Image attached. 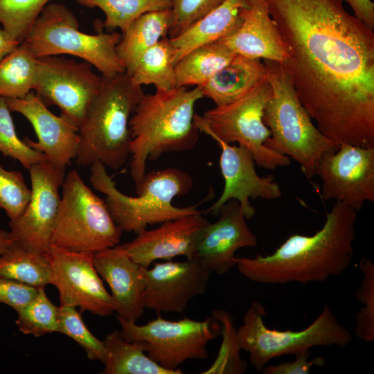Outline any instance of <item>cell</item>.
<instances>
[{"label":"cell","instance_id":"484cf974","mask_svg":"<svg viewBox=\"0 0 374 374\" xmlns=\"http://www.w3.org/2000/svg\"><path fill=\"white\" fill-rule=\"evenodd\" d=\"M107 350L103 374H176L162 368L146 354L143 341H127L114 330L104 339Z\"/></svg>","mask_w":374,"mask_h":374},{"label":"cell","instance_id":"d6986e66","mask_svg":"<svg viewBox=\"0 0 374 374\" xmlns=\"http://www.w3.org/2000/svg\"><path fill=\"white\" fill-rule=\"evenodd\" d=\"M218 214V220L209 222L202 231L191 259L199 261L211 274H224L235 266L237 250L255 247L258 241L237 200H228Z\"/></svg>","mask_w":374,"mask_h":374},{"label":"cell","instance_id":"9a60e30c","mask_svg":"<svg viewBox=\"0 0 374 374\" xmlns=\"http://www.w3.org/2000/svg\"><path fill=\"white\" fill-rule=\"evenodd\" d=\"M51 283L59 292L60 305L80 308V312L107 317L115 303L93 264V253L51 248Z\"/></svg>","mask_w":374,"mask_h":374},{"label":"cell","instance_id":"83f0119b","mask_svg":"<svg viewBox=\"0 0 374 374\" xmlns=\"http://www.w3.org/2000/svg\"><path fill=\"white\" fill-rule=\"evenodd\" d=\"M0 276L37 288L45 287L51 283V264L46 253L14 242L0 255Z\"/></svg>","mask_w":374,"mask_h":374},{"label":"cell","instance_id":"7c38bea8","mask_svg":"<svg viewBox=\"0 0 374 374\" xmlns=\"http://www.w3.org/2000/svg\"><path fill=\"white\" fill-rule=\"evenodd\" d=\"M92 66L59 55L37 57L33 91L47 107L57 106L61 115L78 127L103 82Z\"/></svg>","mask_w":374,"mask_h":374},{"label":"cell","instance_id":"8fae6325","mask_svg":"<svg viewBox=\"0 0 374 374\" xmlns=\"http://www.w3.org/2000/svg\"><path fill=\"white\" fill-rule=\"evenodd\" d=\"M158 314L145 325L116 317L125 340L144 341L147 355L176 374L183 373L179 366L185 362L207 358L208 344L221 335L220 324L213 316L202 321L189 318L170 321Z\"/></svg>","mask_w":374,"mask_h":374},{"label":"cell","instance_id":"b9f144b4","mask_svg":"<svg viewBox=\"0 0 374 374\" xmlns=\"http://www.w3.org/2000/svg\"><path fill=\"white\" fill-rule=\"evenodd\" d=\"M352 8L354 16L371 29H374V3L371 0H340Z\"/></svg>","mask_w":374,"mask_h":374},{"label":"cell","instance_id":"44dd1931","mask_svg":"<svg viewBox=\"0 0 374 374\" xmlns=\"http://www.w3.org/2000/svg\"><path fill=\"white\" fill-rule=\"evenodd\" d=\"M96 269L110 287L116 315L136 323L145 311L143 267L118 244L93 253Z\"/></svg>","mask_w":374,"mask_h":374},{"label":"cell","instance_id":"277c9868","mask_svg":"<svg viewBox=\"0 0 374 374\" xmlns=\"http://www.w3.org/2000/svg\"><path fill=\"white\" fill-rule=\"evenodd\" d=\"M90 170L93 188L106 195L111 216L122 231L139 234L150 225L203 211L197 209L198 204L183 208L172 204L175 197L187 194L193 186L192 177L184 170L169 168L145 172L136 183V197L118 190L101 162L92 163Z\"/></svg>","mask_w":374,"mask_h":374},{"label":"cell","instance_id":"9c48e42d","mask_svg":"<svg viewBox=\"0 0 374 374\" xmlns=\"http://www.w3.org/2000/svg\"><path fill=\"white\" fill-rule=\"evenodd\" d=\"M272 95L271 87L265 78L239 98L206 111L203 116L195 114L194 123L199 132L226 143H238L251 153L255 163L274 170L290 164L289 157L265 146L271 136L262 121L265 105Z\"/></svg>","mask_w":374,"mask_h":374},{"label":"cell","instance_id":"603a6c76","mask_svg":"<svg viewBox=\"0 0 374 374\" xmlns=\"http://www.w3.org/2000/svg\"><path fill=\"white\" fill-rule=\"evenodd\" d=\"M248 6L247 0H225L179 35L170 38L175 50V63L193 49L234 33L242 23L241 10Z\"/></svg>","mask_w":374,"mask_h":374},{"label":"cell","instance_id":"5bb4252c","mask_svg":"<svg viewBox=\"0 0 374 374\" xmlns=\"http://www.w3.org/2000/svg\"><path fill=\"white\" fill-rule=\"evenodd\" d=\"M31 195L22 214L10 221L12 238L16 243L31 251L46 253L51 248L57 217L64 170L48 161L32 166L28 170Z\"/></svg>","mask_w":374,"mask_h":374},{"label":"cell","instance_id":"ba28073f","mask_svg":"<svg viewBox=\"0 0 374 374\" xmlns=\"http://www.w3.org/2000/svg\"><path fill=\"white\" fill-rule=\"evenodd\" d=\"M122 232L105 199L84 184L75 169L69 172L62 185L51 248L95 253L119 244Z\"/></svg>","mask_w":374,"mask_h":374},{"label":"cell","instance_id":"ee69618b","mask_svg":"<svg viewBox=\"0 0 374 374\" xmlns=\"http://www.w3.org/2000/svg\"><path fill=\"white\" fill-rule=\"evenodd\" d=\"M14 242L9 231L0 229V255L3 253Z\"/></svg>","mask_w":374,"mask_h":374},{"label":"cell","instance_id":"2e32d148","mask_svg":"<svg viewBox=\"0 0 374 374\" xmlns=\"http://www.w3.org/2000/svg\"><path fill=\"white\" fill-rule=\"evenodd\" d=\"M143 271L144 307L157 313H183L193 298L205 292L211 274L197 260L187 258L155 262Z\"/></svg>","mask_w":374,"mask_h":374},{"label":"cell","instance_id":"60d3db41","mask_svg":"<svg viewBox=\"0 0 374 374\" xmlns=\"http://www.w3.org/2000/svg\"><path fill=\"white\" fill-rule=\"evenodd\" d=\"M311 354L309 349L302 350L294 354V362L265 366L261 371L263 374H308L312 366H321L325 364V359L321 357L308 361Z\"/></svg>","mask_w":374,"mask_h":374},{"label":"cell","instance_id":"7402d4cb","mask_svg":"<svg viewBox=\"0 0 374 374\" xmlns=\"http://www.w3.org/2000/svg\"><path fill=\"white\" fill-rule=\"evenodd\" d=\"M241 10L242 23L232 35L220 40L237 54L281 64L287 57L285 44L271 19L266 0H247Z\"/></svg>","mask_w":374,"mask_h":374},{"label":"cell","instance_id":"7bdbcfd3","mask_svg":"<svg viewBox=\"0 0 374 374\" xmlns=\"http://www.w3.org/2000/svg\"><path fill=\"white\" fill-rule=\"evenodd\" d=\"M19 44V42L11 37L3 28H0V61L12 52Z\"/></svg>","mask_w":374,"mask_h":374},{"label":"cell","instance_id":"ffe728a7","mask_svg":"<svg viewBox=\"0 0 374 374\" xmlns=\"http://www.w3.org/2000/svg\"><path fill=\"white\" fill-rule=\"evenodd\" d=\"M201 213L166 221L157 229L137 234L132 241L119 244L136 263L148 268L156 260L177 256L191 259L199 236L209 222Z\"/></svg>","mask_w":374,"mask_h":374},{"label":"cell","instance_id":"4316f807","mask_svg":"<svg viewBox=\"0 0 374 374\" xmlns=\"http://www.w3.org/2000/svg\"><path fill=\"white\" fill-rule=\"evenodd\" d=\"M235 54L220 41L193 49L175 64L177 87L204 86Z\"/></svg>","mask_w":374,"mask_h":374},{"label":"cell","instance_id":"f1b7e54d","mask_svg":"<svg viewBox=\"0 0 374 374\" xmlns=\"http://www.w3.org/2000/svg\"><path fill=\"white\" fill-rule=\"evenodd\" d=\"M37 57L24 42L0 61V97L23 98L33 91Z\"/></svg>","mask_w":374,"mask_h":374},{"label":"cell","instance_id":"6da1fadb","mask_svg":"<svg viewBox=\"0 0 374 374\" xmlns=\"http://www.w3.org/2000/svg\"><path fill=\"white\" fill-rule=\"evenodd\" d=\"M266 1L286 46L280 66L316 126L338 145L374 147L373 30L340 0Z\"/></svg>","mask_w":374,"mask_h":374},{"label":"cell","instance_id":"3957f363","mask_svg":"<svg viewBox=\"0 0 374 374\" xmlns=\"http://www.w3.org/2000/svg\"><path fill=\"white\" fill-rule=\"evenodd\" d=\"M204 98L202 87L157 90L142 96L130 120V175L135 183L145 174L148 160L162 154L192 149L199 140L195 106Z\"/></svg>","mask_w":374,"mask_h":374},{"label":"cell","instance_id":"30bf717a","mask_svg":"<svg viewBox=\"0 0 374 374\" xmlns=\"http://www.w3.org/2000/svg\"><path fill=\"white\" fill-rule=\"evenodd\" d=\"M266 315L264 306L253 301L243 317L242 325L237 330L240 348L249 353V361L258 371L273 358L294 355L313 346L345 347L353 338L327 304L310 326L299 331L269 329L263 321Z\"/></svg>","mask_w":374,"mask_h":374},{"label":"cell","instance_id":"7a4b0ae2","mask_svg":"<svg viewBox=\"0 0 374 374\" xmlns=\"http://www.w3.org/2000/svg\"><path fill=\"white\" fill-rule=\"evenodd\" d=\"M357 213L336 202L314 235H292L271 255L235 256V266L244 276L259 283L324 282L341 274L350 263Z\"/></svg>","mask_w":374,"mask_h":374},{"label":"cell","instance_id":"d590c367","mask_svg":"<svg viewBox=\"0 0 374 374\" xmlns=\"http://www.w3.org/2000/svg\"><path fill=\"white\" fill-rule=\"evenodd\" d=\"M10 112L6 98L0 97V152L18 161L27 170L35 164L48 161L44 154L19 138Z\"/></svg>","mask_w":374,"mask_h":374},{"label":"cell","instance_id":"ab89813d","mask_svg":"<svg viewBox=\"0 0 374 374\" xmlns=\"http://www.w3.org/2000/svg\"><path fill=\"white\" fill-rule=\"evenodd\" d=\"M38 289L0 276V302L17 312L35 296Z\"/></svg>","mask_w":374,"mask_h":374},{"label":"cell","instance_id":"1f68e13d","mask_svg":"<svg viewBox=\"0 0 374 374\" xmlns=\"http://www.w3.org/2000/svg\"><path fill=\"white\" fill-rule=\"evenodd\" d=\"M58 309L46 296L44 287H40L35 296L17 312L15 323L23 334L36 337L57 332Z\"/></svg>","mask_w":374,"mask_h":374},{"label":"cell","instance_id":"f546056e","mask_svg":"<svg viewBox=\"0 0 374 374\" xmlns=\"http://www.w3.org/2000/svg\"><path fill=\"white\" fill-rule=\"evenodd\" d=\"M175 50L166 37L148 48L140 57L130 75L133 84H153L157 90L177 87L175 70Z\"/></svg>","mask_w":374,"mask_h":374},{"label":"cell","instance_id":"5b68a950","mask_svg":"<svg viewBox=\"0 0 374 374\" xmlns=\"http://www.w3.org/2000/svg\"><path fill=\"white\" fill-rule=\"evenodd\" d=\"M144 93L125 72L103 76L99 93L78 127L77 166L99 161L114 170L123 166L130 154V120Z\"/></svg>","mask_w":374,"mask_h":374},{"label":"cell","instance_id":"d6a6232c","mask_svg":"<svg viewBox=\"0 0 374 374\" xmlns=\"http://www.w3.org/2000/svg\"><path fill=\"white\" fill-rule=\"evenodd\" d=\"M212 316L221 326L222 341L216 359L204 374H240L246 371L247 362L240 357L242 350L232 316L225 310H214Z\"/></svg>","mask_w":374,"mask_h":374},{"label":"cell","instance_id":"52a82bcc","mask_svg":"<svg viewBox=\"0 0 374 374\" xmlns=\"http://www.w3.org/2000/svg\"><path fill=\"white\" fill-rule=\"evenodd\" d=\"M118 32L87 34L79 30L73 12L61 3L47 4L28 31L24 42L37 57L71 55L89 62L102 76L112 78L125 72L116 47Z\"/></svg>","mask_w":374,"mask_h":374},{"label":"cell","instance_id":"836d02e7","mask_svg":"<svg viewBox=\"0 0 374 374\" xmlns=\"http://www.w3.org/2000/svg\"><path fill=\"white\" fill-rule=\"evenodd\" d=\"M50 0H0L3 29L20 43Z\"/></svg>","mask_w":374,"mask_h":374},{"label":"cell","instance_id":"4dcf8cb0","mask_svg":"<svg viewBox=\"0 0 374 374\" xmlns=\"http://www.w3.org/2000/svg\"><path fill=\"white\" fill-rule=\"evenodd\" d=\"M84 6L100 8L105 15L102 27L124 33L144 13L171 9L170 0H74Z\"/></svg>","mask_w":374,"mask_h":374},{"label":"cell","instance_id":"ac0fdd59","mask_svg":"<svg viewBox=\"0 0 374 374\" xmlns=\"http://www.w3.org/2000/svg\"><path fill=\"white\" fill-rule=\"evenodd\" d=\"M10 112L19 113L33 126L37 141L25 137L31 148L46 155L48 162L64 170L80 148L78 127L60 114L55 115L34 91L23 98H6Z\"/></svg>","mask_w":374,"mask_h":374},{"label":"cell","instance_id":"e575fe53","mask_svg":"<svg viewBox=\"0 0 374 374\" xmlns=\"http://www.w3.org/2000/svg\"><path fill=\"white\" fill-rule=\"evenodd\" d=\"M57 332L73 339L84 349L90 360L105 363L107 350L104 341L88 329L75 307L59 306Z\"/></svg>","mask_w":374,"mask_h":374},{"label":"cell","instance_id":"e0dca14e","mask_svg":"<svg viewBox=\"0 0 374 374\" xmlns=\"http://www.w3.org/2000/svg\"><path fill=\"white\" fill-rule=\"evenodd\" d=\"M214 139L220 148V167L224 179V187L217 200L204 213L217 215L221 207L229 199L237 200L246 218L256 214L249 199L266 200L278 199L282 195L279 184L273 175L259 176L255 169V161L251 152L242 145H231L218 139Z\"/></svg>","mask_w":374,"mask_h":374},{"label":"cell","instance_id":"4fadbf2b","mask_svg":"<svg viewBox=\"0 0 374 374\" xmlns=\"http://www.w3.org/2000/svg\"><path fill=\"white\" fill-rule=\"evenodd\" d=\"M321 181L322 198L335 200L359 211L374 202V147L341 143L323 153L315 168Z\"/></svg>","mask_w":374,"mask_h":374},{"label":"cell","instance_id":"d4e9b609","mask_svg":"<svg viewBox=\"0 0 374 374\" xmlns=\"http://www.w3.org/2000/svg\"><path fill=\"white\" fill-rule=\"evenodd\" d=\"M172 17L171 9L148 12L122 33L116 51L128 75L132 74L144 52L168 35Z\"/></svg>","mask_w":374,"mask_h":374},{"label":"cell","instance_id":"74e56055","mask_svg":"<svg viewBox=\"0 0 374 374\" xmlns=\"http://www.w3.org/2000/svg\"><path fill=\"white\" fill-rule=\"evenodd\" d=\"M30 195L31 190L21 172L7 170L0 163V209L6 212L10 221L22 214Z\"/></svg>","mask_w":374,"mask_h":374},{"label":"cell","instance_id":"f35d334b","mask_svg":"<svg viewBox=\"0 0 374 374\" xmlns=\"http://www.w3.org/2000/svg\"><path fill=\"white\" fill-rule=\"evenodd\" d=\"M225 0H170L172 24L169 38L182 33L199 19L221 5Z\"/></svg>","mask_w":374,"mask_h":374},{"label":"cell","instance_id":"cb8c5ba5","mask_svg":"<svg viewBox=\"0 0 374 374\" xmlns=\"http://www.w3.org/2000/svg\"><path fill=\"white\" fill-rule=\"evenodd\" d=\"M265 75L266 68L261 60L236 53L202 87L203 96L212 100L215 106L224 105L247 93Z\"/></svg>","mask_w":374,"mask_h":374},{"label":"cell","instance_id":"8992f818","mask_svg":"<svg viewBox=\"0 0 374 374\" xmlns=\"http://www.w3.org/2000/svg\"><path fill=\"white\" fill-rule=\"evenodd\" d=\"M265 78L272 95L267 103L262 121L271 132L265 146L294 159L305 176L311 179L321 155L339 145L313 123L301 103L290 77L278 62L264 60Z\"/></svg>","mask_w":374,"mask_h":374},{"label":"cell","instance_id":"8d00e7d4","mask_svg":"<svg viewBox=\"0 0 374 374\" xmlns=\"http://www.w3.org/2000/svg\"><path fill=\"white\" fill-rule=\"evenodd\" d=\"M359 268L364 277L355 296L364 307L356 314L354 332L358 339L370 343L374 340V265L369 258H363Z\"/></svg>","mask_w":374,"mask_h":374}]
</instances>
